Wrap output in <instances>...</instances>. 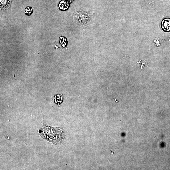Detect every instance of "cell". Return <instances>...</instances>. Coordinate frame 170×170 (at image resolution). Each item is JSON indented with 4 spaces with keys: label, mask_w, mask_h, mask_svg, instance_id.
I'll return each instance as SVG.
<instances>
[{
    "label": "cell",
    "mask_w": 170,
    "mask_h": 170,
    "mask_svg": "<svg viewBox=\"0 0 170 170\" xmlns=\"http://www.w3.org/2000/svg\"><path fill=\"white\" fill-rule=\"evenodd\" d=\"M32 10L31 7H27L25 10V13L28 15H30L32 14Z\"/></svg>",
    "instance_id": "277c9868"
},
{
    "label": "cell",
    "mask_w": 170,
    "mask_h": 170,
    "mask_svg": "<svg viewBox=\"0 0 170 170\" xmlns=\"http://www.w3.org/2000/svg\"><path fill=\"white\" fill-rule=\"evenodd\" d=\"M65 1H67L68 2H72L73 1H74V0H65Z\"/></svg>",
    "instance_id": "5b68a950"
},
{
    "label": "cell",
    "mask_w": 170,
    "mask_h": 170,
    "mask_svg": "<svg viewBox=\"0 0 170 170\" xmlns=\"http://www.w3.org/2000/svg\"><path fill=\"white\" fill-rule=\"evenodd\" d=\"M162 27L165 31L170 30V19H165L163 20L162 23Z\"/></svg>",
    "instance_id": "7a4b0ae2"
},
{
    "label": "cell",
    "mask_w": 170,
    "mask_h": 170,
    "mask_svg": "<svg viewBox=\"0 0 170 170\" xmlns=\"http://www.w3.org/2000/svg\"><path fill=\"white\" fill-rule=\"evenodd\" d=\"M69 5L68 2L63 0L61 1L59 4V9L63 11L67 10L69 7Z\"/></svg>",
    "instance_id": "3957f363"
},
{
    "label": "cell",
    "mask_w": 170,
    "mask_h": 170,
    "mask_svg": "<svg viewBox=\"0 0 170 170\" xmlns=\"http://www.w3.org/2000/svg\"><path fill=\"white\" fill-rule=\"evenodd\" d=\"M12 0H1V8L6 10L9 8Z\"/></svg>",
    "instance_id": "6da1fadb"
}]
</instances>
